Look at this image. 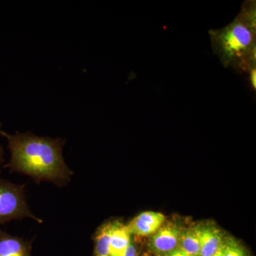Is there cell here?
<instances>
[{
    "instance_id": "4fadbf2b",
    "label": "cell",
    "mask_w": 256,
    "mask_h": 256,
    "mask_svg": "<svg viewBox=\"0 0 256 256\" xmlns=\"http://www.w3.org/2000/svg\"><path fill=\"white\" fill-rule=\"evenodd\" d=\"M164 256H190L186 254V252H182V250H180V248H176V249H174V250L169 252V254H166V255Z\"/></svg>"
},
{
    "instance_id": "8fae6325",
    "label": "cell",
    "mask_w": 256,
    "mask_h": 256,
    "mask_svg": "<svg viewBox=\"0 0 256 256\" xmlns=\"http://www.w3.org/2000/svg\"><path fill=\"white\" fill-rule=\"evenodd\" d=\"M220 256H249L246 248L233 236H225L220 248Z\"/></svg>"
},
{
    "instance_id": "6da1fadb",
    "label": "cell",
    "mask_w": 256,
    "mask_h": 256,
    "mask_svg": "<svg viewBox=\"0 0 256 256\" xmlns=\"http://www.w3.org/2000/svg\"><path fill=\"white\" fill-rule=\"evenodd\" d=\"M0 134L8 140L11 158L4 168L11 172L28 175L36 182H50L57 186H64L70 181L74 172L62 156L64 140L38 137L30 132L10 134L1 130Z\"/></svg>"
},
{
    "instance_id": "52a82bcc",
    "label": "cell",
    "mask_w": 256,
    "mask_h": 256,
    "mask_svg": "<svg viewBox=\"0 0 256 256\" xmlns=\"http://www.w3.org/2000/svg\"><path fill=\"white\" fill-rule=\"evenodd\" d=\"M30 242L0 230V256H31Z\"/></svg>"
},
{
    "instance_id": "ba28073f",
    "label": "cell",
    "mask_w": 256,
    "mask_h": 256,
    "mask_svg": "<svg viewBox=\"0 0 256 256\" xmlns=\"http://www.w3.org/2000/svg\"><path fill=\"white\" fill-rule=\"evenodd\" d=\"M130 236L126 225L116 220L110 238V256H122L131 242Z\"/></svg>"
},
{
    "instance_id": "2e32d148",
    "label": "cell",
    "mask_w": 256,
    "mask_h": 256,
    "mask_svg": "<svg viewBox=\"0 0 256 256\" xmlns=\"http://www.w3.org/2000/svg\"><path fill=\"white\" fill-rule=\"evenodd\" d=\"M210 256H220V250H218V252H216L214 254H213V255Z\"/></svg>"
},
{
    "instance_id": "5bb4252c",
    "label": "cell",
    "mask_w": 256,
    "mask_h": 256,
    "mask_svg": "<svg viewBox=\"0 0 256 256\" xmlns=\"http://www.w3.org/2000/svg\"><path fill=\"white\" fill-rule=\"evenodd\" d=\"M249 72H250V82H252V86L254 89H256V68H252Z\"/></svg>"
},
{
    "instance_id": "7a4b0ae2",
    "label": "cell",
    "mask_w": 256,
    "mask_h": 256,
    "mask_svg": "<svg viewBox=\"0 0 256 256\" xmlns=\"http://www.w3.org/2000/svg\"><path fill=\"white\" fill-rule=\"evenodd\" d=\"M256 2H246L233 22L210 30L214 53L226 68L250 72L256 68Z\"/></svg>"
},
{
    "instance_id": "7c38bea8",
    "label": "cell",
    "mask_w": 256,
    "mask_h": 256,
    "mask_svg": "<svg viewBox=\"0 0 256 256\" xmlns=\"http://www.w3.org/2000/svg\"><path fill=\"white\" fill-rule=\"evenodd\" d=\"M122 256H138L137 252H136V247L132 244V242H130L126 250H124V254Z\"/></svg>"
},
{
    "instance_id": "277c9868",
    "label": "cell",
    "mask_w": 256,
    "mask_h": 256,
    "mask_svg": "<svg viewBox=\"0 0 256 256\" xmlns=\"http://www.w3.org/2000/svg\"><path fill=\"white\" fill-rule=\"evenodd\" d=\"M180 228L174 224H162L152 235L148 248L156 256H164L178 247Z\"/></svg>"
},
{
    "instance_id": "5b68a950",
    "label": "cell",
    "mask_w": 256,
    "mask_h": 256,
    "mask_svg": "<svg viewBox=\"0 0 256 256\" xmlns=\"http://www.w3.org/2000/svg\"><path fill=\"white\" fill-rule=\"evenodd\" d=\"M195 226L200 240L198 256H210L218 252L224 238L220 229L212 222L198 224Z\"/></svg>"
},
{
    "instance_id": "3957f363",
    "label": "cell",
    "mask_w": 256,
    "mask_h": 256,
    "mask_svg": "<svg viewBox=\"0 0 256 256\" xmlns=\"http://www.w3.org/2000/svg\"><path fill=\"white\" fill-rule=\"evenodd\" d=\"M24 218H32L42 223V220L34 214L28 206L24 185L0 180V224Z\"/></svg>"
},
{
    "instance_id": "30bf717a",
    "label": "cell",
    "mask_w": 256,
    "mask_h": 256,
    "mask_svg": "<svg viewBox=\"0 0 256 256\" xmlns=\"http://www.w3.org/2000/svg\"><path fill=\"white\" fill-rule=\"evenodd\" d=\"M116 220L102 224L95 236V256H110V238Z\"/></svg>"
},
{
    "instance_id": "9a60e30c",
    "label": "cell",
    "mask_w": 256,
    "mask_h": 256,
    "mask_svg": "<svg viewBox=\"0 0 256 256\" xmlns=\"http://www.w3.org/2000/svg\"><path fill=\"white\" fill-rule=\"evenodd\" d=\"M0 128H1V124H0ZM1 131V130H0ZM3 148L1 144H0V171H1V166L2 164V163L4 162V158H3Z\"/></svg>"
},
{
    "instance_id": "8992f818",
    "label": "cell",
    "mask_w": 256,
    "mask_h": 256,
    "mask_svg": "<svg viewBox=\"0 0 256 256\" xmlns=\"http://www.w3.org/2000/svg\"><path fill=\"white\" fill-rule=\"evenodd\" d=\"M165 220L164 215L160 212H144L134 217L126 226L130 234L148 236L156 232Z\"/></svg>"
},
{
    "instance_id": "9c48e42d",
    "label": "cell",
    "mask_w": 256,
    "mask_h": 256,
    "mask_svg": "<svg viewBox=\"0 0 256 256\" xmlns=\"http://www.w3.org/2000/svg\"><path fill=\"white\" fill-rule=\"evenodd\" d=\"M178 248L190 256H198L200 240L195 226L180 229Z\"/></svg>"
}]
</instances>
